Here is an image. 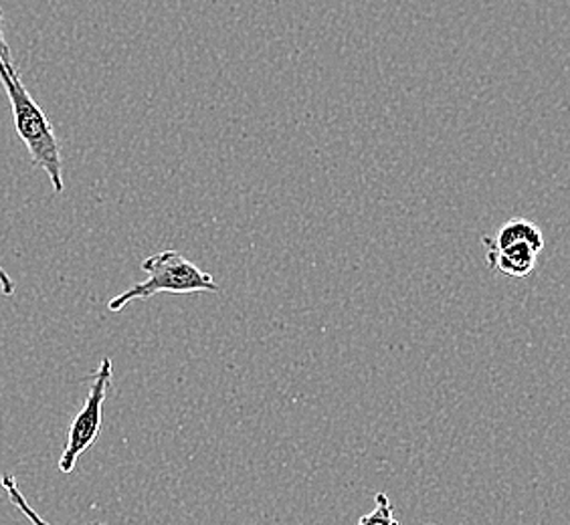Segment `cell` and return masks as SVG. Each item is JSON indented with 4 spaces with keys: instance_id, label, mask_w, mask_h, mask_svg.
Here are the masks:
<instances>
[{
    "instance_id": "obj_6",
    "label": "cell",
    "mask_w": 570,
    "mask_h": 525,
    "mask_svg": "<svg viewBox=\"0 0 570 525\" xmlns=\"http://www.w3.org/2000/svg\"><path fill=\"white\" fill-rule=\"evenodd\" d=\"M358 524H399V522H396L395 514H393V504H391V499H389V495H386V493H379V495H376V507H374L373 514L362 515L361 519H358Z\"/></svg>"
},
{
    "instance_id": "obj_1",
    "label": "cell",
    "mask_w": 570,
    "mask_h": 525,
    "mask_svg": "<svg viewBox=\"0 0 570 525\" xmlns=\"http://www.w3.org/2000/svg\"><path fill=\"white\" fill-rule=\"evenodd\" d=\"M0 83L7 91V98L11 101L12 120H14L17 133L31 153L33 165L45 170V175L49 176V180H51L53 190L57 195H61L66 188L63 160H61V148L57 142L51 121L47 120L45 111L29 93V89L22 86L17 67L11 69V67L4 66L2 59H0Z\"/></svg>"
},
{
    "instance_id": "obj_5",
    "label": "cell",
    "mask_w": 570,
    "mask_h": 525,
    "mask_svg": "<svg viewBox=\"0 0 570 525\" xmlns=\"http://www.w3.org/2000/svg\"><path fill=\"white\" fill-rule=\"evenodd\" d=\"M482 242L485 247H495V249H504L514 242H528L538 252H542L544 235L537 222H532V220L510 219L498 229L495 237H483Z\"/></svg>"
},
{
    "instance_id": "obj_8",
    "label": "cell",
    "mask_w": 570,
    "mask_h": 525,
    "mask_svg": "<svg viewBox=\"0 0 570 525\" xmlns=\"http://www.w3.org/2000/svg\"><path fill=\"white\" fill-rule=\"evenodd\" d=\"M0 59L4 61V66L14 69V61H12L11 47H9V43H7V39H4V14H2V9H0Z\"/></svg>"
},
{
    "instance_id": "obj_4",
    "label": "cell",
    "mask_w": 570,
    "mask_h": 525,
    "mask_svg": "<svg viewBox=\"0 0 570 525\" xmlns=\"http://www.w3.org/2000/svg\"><path fill=\"white\" fill-rule=\"evenodd\" d=\"M485 249H488L485 261L490 265V269L500 271V274L520 279L537 269V259L540 252L528 242H514L504 249H495V247H485Z\"/></svg>"
},
{
    "instance_id": "obj_7",
    "label": "cell",
    "mask_w": 570,
    "mask_h": 525,
    "mask_svg": "<svg viewBox=\"0 0 570 525\" xmlns=\"http://www.w3.org/2000/svg\"><path fill=\"white\" fill-rule=\"evenodd\" d=\"M2 487L9 492V495H11V499L14 502V504L22 505V512L29 515L33 522H43L39 515L31 512V507H29V505L22 502V497H19V492H17V487H14V482H12L11 475H2Z\"/></svg>"
},
{
    "instance_id": "obj_3",
    "label": "cell",
    "mask_w": 570,
    "mask_h": 525,
    "mask_svg": "<svg viewBox=\"0 0 570 525\" xmlns=\"http://www.w3.org/2000/svg\"><path fill=\"white\" fill-rule=\"evenodd\" d=\"M111 373H114V366H111L110 358H104L99 364L98 373L94 374V383L89 388L86 405L81 406V410L77 413L71 427H69L66 449L59 459V470L66 475L76 469L79 457L86 450L91 449V445L98 438L101 423H104V403L108 398Z\"/></svg>"
},
{
    "instance_id": "obj_9",
    "label": "cell",
    "mask_w": 570,
    "mask_h": 525,
    "mask_svg": "<svg viewBox=\"0 0 570 525\" xmlns=\"http://www.w3.org/2000/svg\"><path fill=\"white\" fill-rule=\"evenodd\" d=\"M0 294L4 297L14 296V284H12L11 275L4 271V267H0Z\"/></svg>"
},
{
    "instance_id": "obj_2",
    "label": "cell",
    "mask_w": 570,
    "mask_h": 525,
    "mask_svg": "<svg viewBox=\"0 0 570 525\" xmlns=\"http://www.w3.org/2000/svg\"><path fill=\"white\" fill-rule=\"evenodd\" d=\"M142 269L148 274L146 281L132 285L128 291L120 296L111 297L108 309L111 314H118L132 301H144L158 294H175V296H188V294H219V285L215 284L213 275L203 271L198 265L188 261L178 251L154 252L148 259H144Z\"/></svg>"
}]
</instances>
